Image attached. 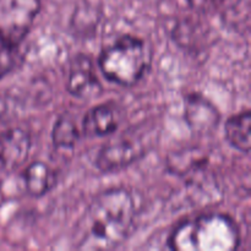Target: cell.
Segmentation results:
<instances>
[{
    "label": "cell",
    "mask_w": 251,
    "mask_h": 251,
    "mask_svg": "<svg viewBox=\"0 0 251 251\" xmlns=\"http://www.w3.org/2000/svg\"><path fill=\"white\" fill-rule=\"evenodd\" d=\"M135 203L123 188L98 194L75 228L74 247L81 250H110L122 245L132 233Z\"/></svg>",
    "instance_id": "1"
},
{
    "label": "cell",
    "mask_w": 251,
    "mask_h": 251,
    "mask_svg": "<svg viewBox=\"0 0 251 251\" xmlns=\"http://www.w3.org/2000/svg\"><path fill=\"white\" fill-rule=\"evenodd\" d=\"M239 243L234 221L221 213L184 221L168 238L169 249L176 251H233Z\"/></svg>",
    "instance_id": "2"
},
{
    "label": "cell",
    "mask_w": 251,
    "mask_h": 251,
    "mask_svg": "<svg viewBox=\"0 0 251 251\" xmlns=\"http://www.w3.org/2000/svg\"><path fill=\"white\" fill-rule=\"evenodd\" d=\"M150 61L151 55L145 42L125 34L100 51L98 66L110 82L130 87L141 80Z\"/></svg>",
    "instance_id": "3"
},
{
    "label": "cell",
    "mask_w": 251,
    "mask_h": 251,
    "mask_svg": "<svg viewBox=\"0 0 251 251\" xmlns=\"http://www.w3.org/2000/svg\"><path fill=\"white\" fill-rule=\"evenodd\" d=\"M41 10V0H0V41L20 46Z\"/></svg>",
    "instance_id": "4"
},
{
    "label": "cell",
    "mask_w": 251,
    "mask_h": 251,
    "mask_svg": "<svg viewBox=\"0 0 251 251\" xmlns=\"http://www.w3.org/2000/svg\"><path fill=\"white\" fill-rule=\"evenodd\" d=\"M146 152L144 137L134 132H125L100 149L95 164L102 173H117L140 161Z\"/></svg>",
    "instance_id": "5"
},
{
    "label": "cell",
    "mask_w": 251,
    "mask_h": 251,
    "mask_svg": "<svg viewBox=\"0 0 251 251\" xmlns=\"http://www.w3.org/2000/svg\"><path fill=\"white\" fill-rule=\"evenodd\" d=\"M66 90L71 96L81 100H91L102 93L103 88L92 59L86 54H78L71 60Z\"/></svg>",
    "instance_id": "6"
},
{
    "label": "cell",
    "mask_w": 251,
    "mask_h": 251,
    "mask_svg": "<svg viewBox=\"0 0 251 251\" xmlns=\"http://www.w3.org/2000/svg\"><path fill=\"white\" fill-rule=\"evenodd\" d=\"M184 120L191 132L206 135L217 129L221 115L217 108L203 96L199 93H190L185 98Z\"/></svg>",
    "instance_id": "7"
},
{
    "label": "cell",
    "mask_w": 251,
    "mask_h": 251,
    "mask_svg": "<svg viewBox=\"0 0 251 251\" xmlns=\"http://www.w3.org/2000/svg\"><path fill=\"white\" fill-rule=\"evenodd\" d=\"M31 150V136L20 127L0 131V166L6 172L19 169L27 161Z\"/></svg>",
    "instance_id": "8"
},
{
    "label": "cell",
    "mask_w": 251,
    "mask_h": 251,
    "mask_svg": "<svg viewBox=\"0 0 251 251\" xmlns=\"http://www.w3.org/2000/svg\"><path fill=\"white\" fill-rule=\"evenodd\" d=\"M122 119V109L115 103L96 105L83 117L82 132L87 137H102L114 134Z\"/></svg>",
    "instance_id": "9"
},
{
    "label": "cell",
    "mask_w": 251,
    "mask_h": 251,
    "mask_svg": "<svg viewBox=\"0 0 251 251\" xmlns=\"http://www.w3.org/2000/svg\"><path fill=\"white\" fill-rule=\"evenodd\" d=\"M25 189L28 195L33 198H41L56 185V173L43 162H33L25 169L22 174Z\"/></svg>",
    "instance_id": "10"
},
{
    "label": "cell",
    "mask_w": 251,
    "mask_h": 251,
    "mask_svg": "<svg viewBox=\"0 0 251 251\" xmlns=\"http://www.w3.org/2000/svg\"><path fill=\"white\" fill-rule=\"evenodd\" d=\"M251 113L244 110L230 117L225 124V135L228 144L242 153H250L251 150Z\"/></svg>",
    "instance_id": "11"
},
{
    "label": "cell",
    "mask_w": 251,
    "mask_h": 251,
    "mask_svg": "<svg viewBox=\"0 0 251 251\" xmlns=\"http://www.w3.org/2000/svg\"><path fill=\"white\" fill-rule=\"evenodd\" d=\"M80 139V131L76 126L75 120L64 114L58 118L51 131V140L56 149H74Z\"/></svg>",
    "instance_id": "12"
},
{
    "label": "cell",
    "mask_w": 251,
    "mask_h": 251,
    "mask_svg": "<svg viewBox=\"0 0 251 251\" xmlns=\"http://www.w3.org/2000/svg\"><path fill=\"white\" fill-rule=\"evenodd\" d=\"M19 47L0 41V80L12 73L21 63L22 55Z\"/></svg>",
    "instance_id": "13"
},
{
    "label": "cell",
    "mask_w": 251,
    "mask_h": 251,
    "mask_svg": "<svg viewBox=\"0 0 251 251\" xmlns=\"http://www.w3.org/2000/svg\"><path fill=\"white\" fill-rule=\"evenodd\" d=\"M194 10L199 12H212L222 10L226 6H232L239 0H186Z\"/></svg>",
    "instance_id": "14"
}]
</instances>
